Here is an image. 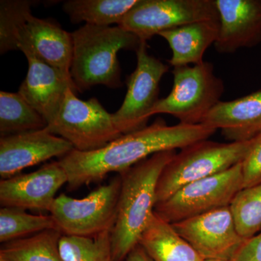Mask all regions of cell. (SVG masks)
Segmentation results:
<instances>
[{"instance_id":"7a4b0ae2","label":"cell","mask_w":261,"mask_h":261,"mask_svg":"<svg viewBox=\"0 0 261 261\" xmlns=\"http://www.w3.org/2000/svg\"><path fill=\"white\" fill-rule=\"evenodd\" d=\"M176 154V150L159 152L119 173L121 191L116 224L111 231L113 261L124 260L139 245L157 205L160 176Z\"/></svg>"},{"instance_id":"ac0fdd59","label":"cell","mask_w":261,"mask_h":261,"mask_svg":"<svg viewBox=\"0 0 261 261\" xmlns=\"http://www.w3.org/2000/svg\"><path fill=\"white\" fill-rule=\"evenodd\" d=\"M219 25V20H202L160 33L172 51L170 65L176 68L204 62L206 50L217 40Z\"/></svg>"},{"instance_id":"8fae6325","label":"cell","mask_w":261,"mask_h":261,"mask_svg":"<svg viewBox=\"0 0 261 261\" xmlns=\"http://www.w3.org/2000/svg\"><path fill=\"white\" fill-rule=\"evenodd\" d=\"M172 225L205 260L231 261L246 240L238 232L230 206Z\"/></svg>"},{"instance_id":"7c38bea8","label":"cell","mask_w":261,"mask_h":261,"mask_svg":"<svg viewBox=\"0 0 261 261\" xmlns=\"http://www.w3.org/2000/svg\"><path fill=\"white\" fill-rule=\"evenodd\" d=\"M68 181L67 173L58 161L47 163L34 172L1 179L0 205L49 212L57 192Z\"/></svg>"},{"instance_id":"484cf974","label":"cell","mask_w":261,"mask_h":261,"mask_svg":"<svg viewBox=\"0 0 261 261\" xmlns=\"http://www.w3.org/2000/svg\"><path fill=\"white\" fill-rule=\"evenodd\" d=\"M32 2L2 0L0 2V51L15 50V38L19 27L32 14Z\"/></svg>"},{"instance_id":"52a82bcc","label":"cell","mask_w":261,"mask_h":261,"mask_svg":"<svg viewBox=\"0 0 261 261\" xmlns=\"http://www.w3.org/2000/svg\"><path fill=\"white\" fill-rule=\"evenodd\" d=\"M46 129L80 152L97 150L123 135L115 126L112 113L97 98L82 100L72 89H68L59 113Z\"/></svg>"},{"instance_id":"3957f363","label":"cell","mask_w":261,"mask_h":261,"mask_svg":"<svg viewBox=\"0 0 261 261\" xmlns=\"http://www.w3.org/2000/svg\"><path fill=\"white\" fill-rule=\"evenodd\" d=\"M71 34L70 75L77 90L82 92L97 85L121 87V67L117 55L121 49L137 51L142 41L118 25L85 24Z\"/></svg>"},{"instance_id":"603a6c76","label":"cell","mask_w":261,"mask_h":261,"mask_svg":"<svg viewBox=\"0 0 261 261\" xmlns=\"http://www.w3.org/2000/svg\"><path fill=\"white\" fill-rule=\"evenodd\" d=\"M48 229L58 230L51 215H33L16 207L0 209V243L29 238Z\"/></svg>"},{"instance_id":"cb8c5ba5","label":"cell","mask_w":261,"mask_h":261,"mask_svg":"<svg viewBox=\"0 0 261 261\" xmlns=\"http://www.w3.org/2000/svg\"><path fill=\"white\" fill-rule=\"evenodd\" d=\"M59 248L64 261H113L110 231L94 238L63 235Z\"/></svg>"},{"instance_id":"7402d4cb","label":"cell","mask_w":261,"mask_h":261,"mask_svg":"<svg viewBox=\"0 0 261 261\" xmlns=\"http://www.w3.org/2000/svg\"><path fill=\"white\" fill-rule=\"evenodd\" d=\"M47 123L18 92H0L1 137L44 129Z\"/></svg>"},{"instance_id":"9c48e42d","label":"cell","mask_w":261,"mask_h":261,"mask_svg":"<svg viewBox=\"0 0 261 261\" xmlns=\"http://www.w3.org/2000/svg\"><path fill=\"white\" fill-rule=\"evenodd\" d=\"M219 20L214 0H138L118 27L147 42L186 24Z\"/></svg>"},{"instance_id":"5b68a950","label":"cell","mask_w":261,"mask_h":261,"mask_svg":"<svg viewBox=\"0 0 261 261\" xmlns=\"http://www.w3.org/2000/svg\"><path fill=\"white\" fill-rule=\"evenodd\" d=\"M172 89L167 97L159 99L152 111L171 115L179 123L201 124L224 93L222 80L214 73V65L204 61L192 66L173 69Z\"/></svg>"},{"instance_id":"30bf717a","label":"cell","mask_w":261,"mask_h":261,"mask_svg":"<svg viewBox=\"0 0 261 261\" xmlns=\"http://www.w3.org/2000/svg\"><path fill=\"white\" fill-rule=\"evenodd\" d=\"M137 67L127 80V92L121 108L113 113L115 126L122 135L137 132L147 126L159 100L160 82L167 73L168 65L150 56L147 42L137 51Z\"/></svg>"},{"instance_id":"277c9868","label":"cell","mask_w":261,"mask_h":261,"mask_svg":"<svg viewBox=\"0 0 261 261\" xmlns=\"http://www.w3.org/2000/svg\"><path fill=\"white\" fill-rule=\"evenodd\" d=\"M245 142H195L181 149L163 168L158 181L157 204L192 182L224 172L243 162L251 147Z\"/></svg>"},{"instance_id":"f1b7e54d","label":"cell","mask_w":261,"mask_h":261,"mask_svg":"<svg viewBox=\"0 0 261 261\" xmlns=\"http://www.w3.org/2000/svg\"><path fill=\"white\" fill-rule=\"evenodd\" d=\"M123 261H152V259L149 257L147 252L145 251L143 248L140 245H137L128 253L126 258Z\"/></svg>"},{"instance_id":"44dd1931","label":"cell","mask_w":261,"mask_h":261,"mask_svg":"<svg viewBox=\"0 0 261 261\" xmlns=\"http://www.w3.org/2000/svg\"><path fill=\"white\" fill-rule=\"evenodd\" d=\"M63 235L59 230L48 229L3 244L0 257L10 261H64L59 248Z\"/></svg>"},{"instance_id":"83f0119b","label":"cell","mask_w":261,"mask_h":261,"mask_svg":"<svg viewBox=\"0 0 261 261\" xmlns=\"http://www.w3.org/2000/svg\"><path fill=\"white\" fill-rule=\"evenodd\" d=\"M231 261H261V232L245 240Z\"/></svg>"},{"instance_id":"2e32d148","label":"cell","mask_w":261,"mask_h":261,"mask_svg":"<svg viewBox=\"0 0 261 261\" xmlns=\"http://www.w3.org/2000/svg\"><path fill=\"white\" fill-rule=\"evenodd\" d=\"M15 45L18 50L22 47L29 48L43 61L71 77L72 34L54 22L29 15L19 27Z\"/></svg>"},{"instance_id":"4dcf8cb0","label":"cell","mask_w":261,"mask_h":261,"mask_svg":"<svg viewBox=\"0 0 261 261\" xmlns=\"http://www.w3.org/2000/svg\"><path fill=\"white\" fill-rule=\"evenodd\" d=\"M205 261H227V260H213V259H208V260H205Z\"/></svg>"},{"instance_id":"5bb4252c","label":"cell","mask_w":261,"mask_h":261,"mask_svg":"<svg viewBox=\"0 0 261 261\" xmlns=\"http://www.w3.org/2000/svg\"><path fill=\"white\" fill-rule=\"evenodd\" d=\"M20 51L27 58L29 69L18 92L44 117L48 126L59 113L68 89L78 90L71 77L43 61L30 49L22 47Z\"/></svg>"},{"instance_id":"4fadbf2b","label":"cell","mask_w":261,"mask_h":261,"mask_svg":"<svg viewBox=\"0 0 261 261\" xmlns=\"http://www.w3.org/2000/svg\"><path fill=\"white\" fill-rule=\"evenodd\" d=\"M68 141L47 129L32 130L0 138V176L2 179L20 173L25 168L73 150Z\"/></svg>"},{"instance_id":"ba28073f","label":"cell","mask_w":261,"mask_h":261,"mask_svg":"<svg viewBox=\"0 0 261 261\" xmlns=\"http://www.w3.org/2000/svg\"><path fill=\"white\" fill-rule=\"evenodd\" d=\"M244 188L242 163L224 172L192 182L154 207V213L170 224L229 207Z\"/></svg>"},{"instance_id":"d4e9b609","label":"cell","mask_w":261,"mask_h":261,"mask_svg":"<svg viewBox=\"0 0 261 261\" xmlns=\"http://www.w3.org/2000/svg\"><path fill=\"white\" fill-rule=\"evenodd\" d=\"M230 208L239 233L246 240L256 235L261 231V183L243 188Z\"/></svg>"},{"instance_id":"ffe728a7","label":"cell","mask_w":261,"mask_h":261,"mask_svg":"<svg viewBox=\"0 0 261 261\" xmlns=\"http://www.w3.org/2000/svg\"><path fill=\"white\" fill-rule=\"evenodd\" d=\"M137 3L138 0H68L63 8L72 23L111 27L119 25Z\"/></svg>"},{"instance_id":"4316f807","label":"cell","mask_w":261,"mask_h":261,"mask_svg":"<svg viewBox=\"0 0 261 261\" xmlns=\"http://www.w3.org/2000/svg\"><path fill=\"white\" fill-rule=\"evenodd\" d=\"M244 188L261 183V134L252 140L251 147L242 163Z\"/></svg>"},{"instance_id":"8992f818","label":"cell","mask_w":261,"mask_h":261,"mask_svg":"<svg viewBox=\"0 0 261 261\" xmlns=\"http://www.w3.org/2000/svg\"><path fill=\"white\" fill-rule=\"evenodd\" d=\"M121 187L118 174L84 198H73L65 194L57 197L49 213L58 230L63 235L81 238L111 232L116 224Z\"/></svg>"},{"instance_id":"6da1fadb","label":"cell","mask_w":261,"mask_h":261,"mask_svg":"<svg viewBox=\"0 0 261 261\" xmlns=\"http://www.w3.org/2000/svg\"><path fill=\"white\" fill-rule=\"evenodd\" d=\"M216 129L207 125L178 123L168 126L161 118L137 132L121 135L97 150L73 149L58 162L68 176V190H76L104 179L108 173L126 171L137 163L164 151L183 149L208 140Z\"/></svg>"},{"instance_id":"f546056e","label":"cell","mask_w":261,"mask_h":261,"mask_svg":"<svg viewBox=\"0 0 261 261\" xmlns=\"http://www.w3.org/2000/svg\"><path fill=\"white\" fill-rule=\"evenodd\" d=\"M0 261H10V260H8V259L5 258V257H0Z\"/></svg>"},{"instance_id":"e0dca14e","label":"cell","mask_w":261,"mask_h":261,"mask_svg":"<svg viewBox=\"0 0 261 261\" xmlns=\"http://www.w3.org/2000/svg\"><path fill=\"white\" fill-rule=\"evenodd\" d=\"M202 124L220 129L230 142H249L261 134V89L231 101H221Z\"/></svg>"},{"instance_id":"9a60e30c","label":"cell","mask_w":261,"mask_h":261,"mask_svg":"<svg viewBox=\"0 0 261 261\" xmlns=\"http://www.w3.org/2000/svg\"><path fill=\"white\" fill-rule=\"evenodd\" d=\"M219 19L216 51L229 54L261 42V0H214Z\"/></svg>"},{"instance_id":"d6986e66","label":"cell","mask_w":261,"mask_h":261,"mask_svg":"<svg viewBox=\"0 0 261 261\" xmlns=\"http://www.w3.org/2000/svg\"><path fill=\"white\" fill-rule=\"evenodd\" d=\"M139 245L152 261H205L173 225L154 212L142 232Z\"/></svg>"}]
</instances>
